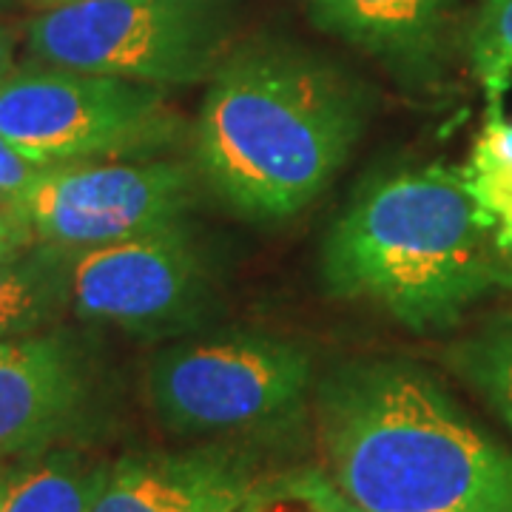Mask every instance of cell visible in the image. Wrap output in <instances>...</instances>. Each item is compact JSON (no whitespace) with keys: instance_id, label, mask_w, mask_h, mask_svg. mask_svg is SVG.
Segmentation results:
<instances>
[{"instance_id":"obj_1","label":"cell","mask_w":512,"mask_h":512,"mask_svg":"<svg viewBox=\"0 0 512 512\" xmlns=\"http://www.w3.org/2000/svg\"><path fill=\"white\" fill-rule=\"evenodd\" d=\"M313 399L325 473L359 512H512V450L424 367L353 362Z\"/></svg>"},{"instance_id":"obj_2","label":"cell","mask_w":512,"mask_h":512,"mask_svg":"<svg viewBox=\"0 0 512 512\" xmlns=\"http://www.w3.org/2000/svg\"><path fill=\"white\" fill-rule=\"evenodd\" d=\"M365 120L362 86L330 60L288 43H242L202 97L197 171L242 217L282 222L328 188Z\"/></svg>"},{"instance_id":"obj_3","label":"cell","mask_w":512,"mask_h":512,"mask_svg":"<svg viewBox=\"0 0 512 512\" xmlns=\"http://www.w3.org/2000/svg\"><path fill=\"white\" fill-rule=\"evenodd\" d=\"M330 291L404 328H450L507 276V251L461 171L404 168L367 183L325 239Z\"/></svg>"},{"instance_id":"obj_4","label":"cell","mask_w":512,"mask_h":512,"mask_svg":"<svg viewBox=\"0 0 512 512\" xmlns=\"http://www.w3.org/2000/svg\"><path fill=\"white\" fill-rule=\"evenodd\" d=\"M26 60L157 89L208 83L231 46L225 0H69L23 26Z\"/></svg>"},{"instance_id":"obj_5","label":"cell","mask_w":512,"mask_h":512,"mask_svg":"<svg viewBox=\"0 0 512 512\" xmlns=\"http://www.w3.org/2000/svg\"><path fill=\"white\" fill-rule=\"evenodd\" d=\"M0 137L40 168L146 160L180 146L165 89L23 60L0 89Z\"/></svg>"},{"instance_id":"obj_6","label":"cell","mask_w":512,"mask_h":512,"mask_svg":"<svg viewBox=\"0 0 512 512\" xmlns=\"http://www.w3.org/2000/svg\"><path fill=\"white\" fill-rule=\"evenodd\" d=\"M311 356L268 333H220L163 348L148 365V402L185 439L271 430L311 396Z\"/></svg>"},{"instance_id":"obj_7","label":"cell","mask_w":512,"mask_h":512,"mask_svg":"<svg viewBox=\"0 0 512 512\" xmlns=\"http://www.w3.org/2000/svg\"><path fill=\"white\" fill-rule=\"evenodd\" d=\"M200 197V171L180 160H100L40 168L3 208L35 245L86 251L183 225Z\"/></svg>"},{"instance_id":"obj_8","label":"cell","mask_w":512,"mask_h":512,"mask_svg":"<svg viewBox=\"0 0 512 512\" xmlns=\"http://www.w3.org/2000/svg\"><path fill=\"white\" fill-rule=\"evenodd\" d=\"M60 254L69 308L83 319L137 336L191 325L211 293L205 256L185 222L146 237Z\"/></svg>"},{"instance_id":"obj_9","label":"cell","mask_w":512,"mask_h":512,"mask_svg":"<svg viewBox=\"0 0 512 512\" xmlns=\"http://www.w3.org/2000/svg\"><path fill=\"white\" fill-rule=\"evenodd\" d=\"M265 481L231 447L151 450L109 464L92 512H239Z\"/></svg>"},{"instance_id":"obj_10","label":"cell","mask_w":512,"mask_h":512,"mask_svg":"<svg viewBox=\"0 0 512 512\" xmlns=\"http://www.w3.org/2000/svg\"><path fill=\"white\" fill-rule=\"evenodd\" d=\"M83 359L66 336L35 333L0 345V461L46 453L80 419Z\"/></svg>"},{"instance_id":"obj_11","label":"cell","mask_w":512,"mask_h":512,"mask_svg":"<svg viewBox=\"0 0 512 512\" xmlns=\"http://www.w3.org/2000/svg\"><path fill=\"white\" fill-rule=\"evenodd\" d=\"M319 29L393 63H413L433 49L456 0H308Z\"/></svg>"},{"instance_id":"obj_12","label":"cell","mask_w":512,"mask_h":512,"mask_svg":"<svg viewBox=\"0 0 512 512\" xmlns=\"http://www.w3.org/2000/svg\"><path fill=\"white\" fill-rule=\"evenodd\" d=\"M69 308L63 254L49 245L0 259V345L43 333Z\"/></svg>"},{"instance_id":"obj_13","label":"cell","mask_w":512,"mask_h":512,"mask_svg":"<svg viewBox=\"0 0 512 512\" xmlns=\"http://www.w3.org/2000/svg\"><path fill=\"white\" fill-rule=\"evenodd\" d=\"M109 464L74 450H46L12 470L0 512H92Z\"/></svg>"},{"instance_id":"obj_14","label":"cell","mask_w":512,"mask_h":512,"mask_svg":"<svg viewBox=\"0 0 512 512\" xmlns=\"http://www.w3.org/2000/svg\"><path fill=\"white\" fill-rule=\"evenodd\" d=\"M461 177L470 188L473 200L495 225L501 248L512 251V120L498 106L487 126L481 128L470 160L461 168Z\"/></svg>"},{"instance_id":"obj_15","label":"cell","mask_w":512,"mask_h":512,"mask_svg":"<svg viewBox=\"0 0 512 512\" xmlns=\"http://www.w3.org/2000/svg\"><path fill=\"white\" fill-rule=\"evenodd\" d=\"M467 60L490 106L512 89V0H481L467 32Z\"/></svg>"},{"instance_id":"obj_16","label":"cell","mask_w":512,"mask_h":512,"mask_svg":"<svg viewBox=\"0 0 512 512\" xmlns=\"http://www.w3.org/2000/svg\"><path fill=\"white\" fill-rule=\"evenodd\" d=\"M453 365L512 427V328L490 330L458 345Z\"/></svg>"},{"instance_id":"obj_17","label":"cell","mask_w":512,"mask_h":512,"mask_svg":"<svg viewBox=\"0 0 512 512\" xmlns=\"http://www.w3.org/2000/svg\"><path fill=\"white\" fill-rule=\"evenodd\" d=\"M239 512H359L328 473H291L265 476L251 501Z\"/></svg>"},{"instance_id":"obj_18","label":"cell","mask_w":512,"mask_h":512,"mask_svg":"<svg viewBox=\"0 0 512 512\" xmlns=\"http://www.w3.org/2000/svg\"><path fill=\"white\" fill-rule=\"evenodd\" d=\"M37 174H40V165L26 160L9 140L0 137V205L23 194Z\"/></svg>"},{"instance_id":"obj_19","label":"cell","mask_w":512,"mask_h":512,"mask_svg":"<svg viewBox=\"0 0 512 512\" xmlns=\"http://www.w3.org/2000/svg\"><path fill=\"white\" fill-rule=\"evenodd\" d=\"M35 245L32 234L23 228V222L18 217H12L3 205H0V259L3 256H15L29 251Z\"/></svg>"},{"instance_id":"obj_20","label":"cell","mask_w":512,"mask_h":512,"mask_svg":"<svg viewBox=\"0 0 512 512\" xmlns=\"http://www.w3.org/2000/svg\"><path fill=\"white\" fill-rule=\"evenodd\" d=\"M18 43L20 32L12 23H0V89L9 80V74L18 69Z\"/></svg>"},{"instance_id":"obj_21","label":"cell","mask_w":512,"mask_h":512,"mask_svg":"<svg viewBox=\"0 0 512 512\" xmlns=\"http://www.w3.org/2000/svg\"><path fill=\"white\" fill-rule=\"evenodd\" d=\"M12 478V467L6 461H0V501H3V493H6V484Z\"/></svg>"},{"instance_id":"obj_22","label":"cell","mask_w":512,"mask_h":512,"mask_svg":"<svg viewBox=\"0 0 512 512\" xmlns=\"http://www.w3.org/2000/svg\"><path fill=\"white\" fill-rule=\"evenodd\" d=\"M37 6H43V9H49V6H57V3H69V0H35Z\"/></svg>"},{"instance_id":"obj_23","label":"cell","mask_w":512,"mask_h":512,"mask_svg":"<svg viewBox=\"0 0 512 512\" xmlns=\"http://www.w3.org/2000/svg\"><path fill=\"white\" fill-rule=\"evenodd\" d=\"M507 282H510V288H512V251L507 254Z\"/></svg>"},{"instance_id":"obj_24","label":"cell","mask_w":512,"mask_h":512,"mask_svg":"<svg viewBox=\"0 0 512 512\" xmlns=\"http://www.w3.org/2000/svg\"><path fill=\"white\" fill-rule=\"evenodd\" d=\"M6 3H12V0H0V6H6Z\"/></svg>"}]
</instances>
